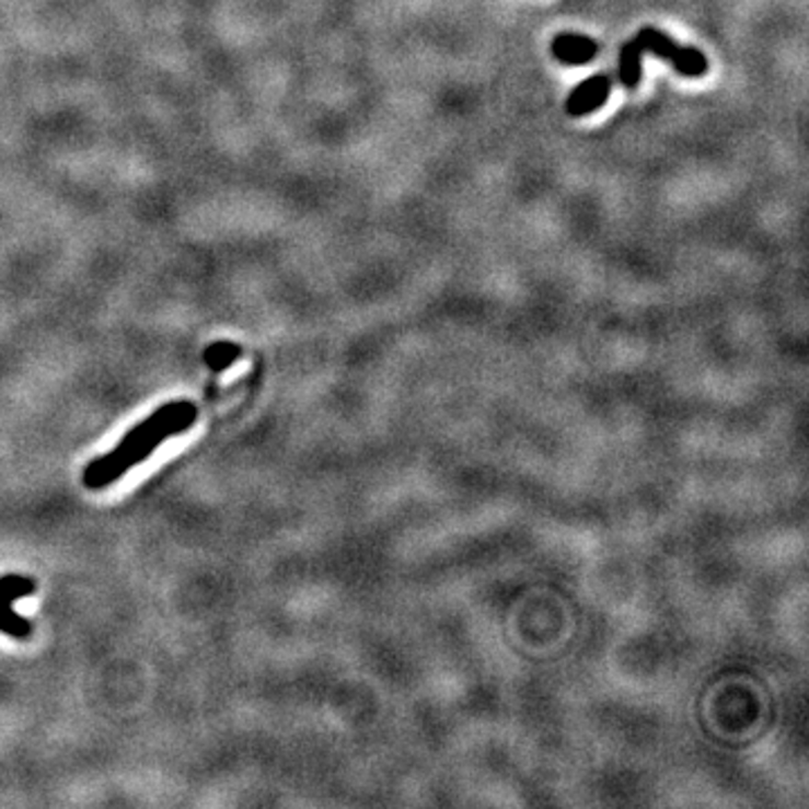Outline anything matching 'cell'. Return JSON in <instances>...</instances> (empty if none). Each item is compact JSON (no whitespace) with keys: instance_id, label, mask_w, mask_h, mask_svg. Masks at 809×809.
Listing matches in <instances>:
<instances>
[{"instance_id":"obj_1","label":"cell","mask_w":809,"mask_h":809,"mask_svg":"<svg viewBox=\"0 0 809 809\" xmlns=\"http://www.w3.org/2000/svg\"><path fill=\"white\" fill-rule=\"evenodd\" d=\"M198 418V409L189 401H174L158 407L149 418L138 423L131 432L104 456L91 461L83 471V484L93 490L111 486L131 471L134 465L149 459L160 443L187 432Z\"/></svg>"},{"instance_id":"obj_2","label":"cell","mask_w":809,"mask_h":809,"mask_svg":"<svg viewBox=\"0 0 809 809\" xmlns=\"http://www.w3.org/2000/svg\"><path fill=\"white\" fill-rule=\"evenodd\" d=\"M636 38L644 53H652L657 59L672 63L681 77H704L708 72V59L702 50L677 46L668 34L657 27H644Z\"/></svg>"},{"instance_id":"obj_3","label":"cell","mask_w":809,"mask_h":809,"mask_svg":"<svg viewBox=\"0 0 809 809\" xmlns=\"http://www.w3.org/2000/svg\"><path fill=\"white\" fill-rule=\"evenodd\" d=\"M612 95V79L608 74H593L589 79H585L582 83L569 93L567 97V115L571 117H585L591 115L596 111H601L605 106V102Z\"/></svg>"},{"instance_id":"obj_4","label":"cell","mask_w":809,"mask_h":809,"mask_svg":"<svg viewBox=\"0 0 809 809\" xmlns=\"http://www.w3.org/2000/svg\"><path fill=\"white\" fill-rule=\"evenodd\" d=\"M551 55L565 66H585L599 55V44L585 34L563 32L551 41Z\"/></svg>"},{"instance_id":"obj_5","label":"cell","mask_w":809,"mask_h":809,"mask_svg":"<svg viewBox=\"0 0 809 809\" xmlns=\"http://www.w3.org/2000/svg\"><path fill=\"white\" fill-rule=\"evenodd\" d=\"M642 59H644V48L638 44V38L627 41V44L621 48V59H619V74L623 86L627 91H634L638 83H642Z\"/></svg>"},{"instance_id":"obj_6","label":"cell","mask_w":809,"mask_h":809,"mask_svg":"<svg viewBox=\"0 0 809 809\" xmlns=\"http://www.w3.org/2000/svg\"><path fill=\"white\" fill-rule=\"evenodd\" d=\"M36 589V582L27 576H19V574H5L0 576V603L5 605H14L16 601L27 599Z\"/></svg>"},{"instance_id":"obj_7","label":"cell","mask_w":809,"mask_h":809,"mask_svg":"<svg viewBox=\"0 0 809 809\" xmlns=\"http://www.w3.org/2000/svg\"><path fill=\"white\" fill-rule=\"evenodd\" d=\"M0 632L14 638H27L32 634V625L27 619L19 616L12 605L0 603Z\"/></svg>"},{"instance_id":"obj_8","label":"cell","mask_w":809,"mask_h":809,"mask_svg":"<svg viewBox=\"0 0 809 809\" xmlns=\"http://www.w3.org/2000/svg\"><path fill=\"white\" fill-rule=\"evenodd\" d=\"M236 358H239V349L234 345H228V343L209 347L207 354H205V360H207V365H209L211 371H223V369H228Z\"/></svg>"}]
</instances>
